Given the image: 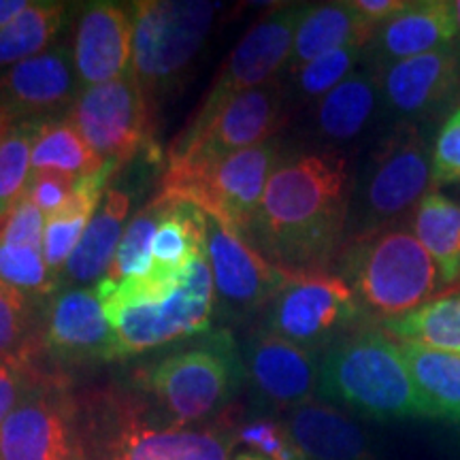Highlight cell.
Wrapping results in <instances>:
<instances>
[{
	"mask_svg": "<svg viewBox=\"0 0 460 460\" xmlns=\"http://www.w3.org/2000/svg\"><path fill=\"white\" fill-rule=\"evenodd\" d=\"M352 188L339 152L284 158L243 241L292 278L329 273L348 243Z\"/></svg>",
	"mask_w": 460,
	"mask_h": 460,
	"instance_id": "obj_1",
	"label": "cell"
},
{
	"mask_svg": "<svg viewBox=\"0 0 460 460\" xmlns=\"http://www.w3.org/2000/svg\"><path fill=\"white\" fill-rule=\"evenodd\" d=\"M243 384V356L228 331H207L199 343L160 356L135 376L149 411L172 427L220 416Z\"/></svg>",
	"mask_w": 460,
	"mask_h": 460,
	"instance_id": "obj_2",
	"label": "cell"
},
{
	"mask_svg": "<svg viewBox=\"0 0 460 460\" xmlns=\"http://www.w3.org/2000/svg\"><path fill=\"white\" fill-rule=\"evenodd\" d=\"M318 394L376 422L430 420L401 343L379 326L349 332L322 354Z\"/></svg>",
	"mask_w": 460,
	"mask_h": 460,
	"instance_id": "obj_3",
	"label": "cell"
},
{
	"mask_svg": "<svg viewBox=\"0 0 460 460\" xmlns=\"http://www.w3.org/2000/svg\"><path fill=\"white\" fill-rule=\"evenodd\" d=\"M88 460H228L237 446L234 427H172L146 401L107 394L84 416Z\"/></svg>",
	"mask_w": 460,
	"mask_h": 460,
	"instance_id": "obj_4",
	"label": "cell"
},
{
	"mask_svg": "<svg viewBox=\"0 0 460 460\" xmlns=\"http://www.w3.org/2000/svg\"><path fill=\"white\" fill-rule=\"evenodd\" d=\"M339 267L365 314L379 322L413 312L444 286L435 261L402 222L349 241Z\"/></svg>",
	"mask_w": 460,
	"mask_h": 460,
	"instance_id": "obj_5",
	"label": "cell"
},
{
	"mask_svg": "<svg viewBox=\"0 0 460 460\" xmlns=\"http://www.w3.org/2000/svg\"><path fill=\"white\" fill-rule=\"evenodd\" d=\"M433 139L429 124H399L373 149L352 188L348 243L399 224L429 194ZM345 243V245H348Z\"/></svg>",
	"mask_w": 460,
	"mask_h": 460,
	"instance_id": "obj_6",
	"label": "cell"
},
{
	"mask_svg": "<svg viewBox=\"0 0 460 460\" xmlns=\"http://www.w3.org/2000/svg\"><path fill=\"white\" fill-rule=\"evenodd\" d=\"M220 4L203 0L132 3V66L147 99L160 96L186 73L214 28Z\"/></svg>",
	"mask_w": 460,
	"mask_h": 460,
	"instance_id": "obj_7",
	"label": "cell"
},
{
	"mask_svg": "<svg viewBox=\"0 0 460 460\" xmlns=\"http://www.w3.org/2000/svg\"><path fill=\"white\" fill-rule=\"evenodd\" d=\"M281 160L279 139L264 141L197 169L166 171L160 192L197 205L205 216L245 239L264 188Z\"/></svg>",
	"mask_w": 460,
	"mask_h": 460,
	"instance_id": "obj_8",
	"label": "cell"
},
{
	"mask_svg": "<svg viewBox=\"0 0 460 460\" xmlns=\"http://www.w3.org/2000/svg\"><path fill=\"white\" fill-rule=\"evenodd\" d=\"M216 314L209 261L200 258L188 279L163 301L130 303L107 309L113 345L111 360H126L180 339L203 335Z\"/></svg>",
	"mask_w": 460,
	"mask_h": 460,
	"instance_id": "obj_9",
	"label": "cell"
},
{
	"mask_svg": "<svg viewBox=\"0 0 460 460\" xmlns=\"http://www.w3.org/2000/svg\"><path fill=\"white\" fill-rule=\"evenodd\" d=\"M3 460H88L84 416L60 371H45L0 427Z\"/></svg>",
	"mask_w": 460,
	"mask_h": 460,
	"instance_id": "obj_10",
	"label": "cell"
},
{
	"mask_svg": "<svg viewBox=\"0 0 460 460\" xmlns=\"http://www.w3.org/2000/svg\"><path fill=\"white\" fill-rule=\"evenodd\" d=\"M286 94L279 79L247 90L228 101L214 118L177 135L169 147V169L188 171L197 166L261 146L275 139L286 119Z\"/></svg>",
	"mask_w": 460,
	"mask_h": 460,
	"instance_id": "obj_11",
	"label": "cell"
},
{
	"mask_svg": "<svg viewBox=\"0 0 460 460\" xmlns=\"http://www.w3.org/2000/svg\"><path fill=\"white\" fill-rule=\"evenodd\" d=\"M365 315L352 286L341 275H298L267 307L264 329L320 356L354 332Z\"/></svg>",
	"mask_w": 460,
	"mask_h": 460,
	"instance_id": "obj_12",
	"label": "cell"
},
{
	"mask_svg": "<svg viewBox=\"0 0 460 460\" xmlns=\"http://www.w3.org/2000/svg\"><path fill=\"white\" fill-rule=\"evenodd\" d=\"M66 118L96 156L122 166L146 146L149 135V99L135 75L84 88Z\"/></svg>",
	"mask_w": 460,
	"mask_h": 460,
	"instance_id": "obj_13",
	"label": "cell"
},
{
	"mask_svg": "<svg viewBox=\"0 0 460 460\" xmlns=\"http://www.w3.org/2000/svg\"><path fill=\"white\" fill-rule=\"evenodd\" d=\"M305 9L307 4H288L262 17L243 34L216 75L217 79L188 124L190 128L214 118L234 96L278 79V73L290 62L296 26Z\"/></svg>",
	"mask_w": 460,
	"mask_h": 460,
	"instance_id": "obj_14",
	"label": "cell"
},
{
	"mask_svg": "<svg viewBox=\"0 0 460 460\" xmlns=\"http://www.w3.org/2000/svg\"><path fill=\"white\" fill-rule=\"evenodd\" d=\"M207 261L214 278L216 314L224 320L241 322L262 312L292 279L209 216Z\"/></svg>",
	"mask_w": 460,
	"mask_h": 460,
	"instance_id": "obj_15",
	"label": "cell"
},
{
	"mask_svg": "<svg viewBox=\"0 0 460 460\" xmlns=\"http://www.w3.org/2000/svg\"><path fill=\"white\" fill-rule=\"evenodd\" d=\"M376 73L382 105L399 124H430L460 105V54L454 43Z\"/></svg>",
	"mask_w": 460,
	"mask_h": 460,
	"instance_id": "obj_16",
	"label": "cell"
},
{
	"mask_svg": "<svg viewBox=\"0 0 460 460\" xmlns=\"http://www.w3.org/2000/svg\"><path fill=\"white\" fill-rule=\"evenodd\" d=\"M245 382L258 405L295 410L315 399L320 386V356L267 329L247 339L243 352Z\"/></svg>",
	"mask_w": 460,
	"mask_h": 460,
	"instance_id": "obj_17",
	"label": "cell"
},
{
	"mask_svg": "<svg viewBox=\"0 0 460 460\" xmlns=\"http://www.w3.org/2000/svg\"><path fill=\"white\" fill-rule=\"evenodd\" d=\"M113 335L94 286L62 288L45 303L43 354L56 367L111 362Z\"/></svg>",
	"mask_w": 460,
	"mask_h": 460,
	"instance_id": "obj_18",
	"label": "cell"
},
{
	"mask_svg": "<svg viewBox=\"0 0 460 460\" xmlns=\"http://www.w3.org/2000/svg\"><path fill=\"white\" fill-rule=\"evenodd\" d=\"M82 92L71 48L51 45L43 54L0 73V111L15 119H49L68 113Z\"/></svg>",
	"mask_w": 460,
	"mask_h": 460,
	"instance_id": "obj_19",
	"label": "cell"
},
{
	"mask_svg": "<svg viewBox=\"0 0 460 460\" xmlns=\"http://www.w3.org/2000/svg\"><path fill=\"white\" fill-rule=\"evenodd\" d=\"M71 56L82 90L130 73L132 4L102 0L85 4L73 31Z\"/></svg>",
	"mask_w": 460,
	"mask_h": 460,
	"instance_id": "obj_20",
	"label": "cell"
},
{
	"mask_svg": "<svg viewBox=\"0 0 460 460\" xmlns=\"http://www.w3.org/2000/svg\"><path fill=\"white\" fill-rule=\"evenodd\" d=\"M456 39L452 0H411L410 7L384 22L367 45L365 58L371 68L429 54L452 45Z\"/></svg>",
	"mask_w": 460,
	"mask_h": 460,
	"instance_id": "obj_21",
	"label": "cell"
},
{
	"mask_svg": "<svg viewBox=\"0 0 460 460\" xmlns=\"http://www.w3.org/2000/svg\"><path fill=\"white\" fill-rule=\"evenodd\" d=\"M281 422L305 460H376L365 430L329 402H303Z\"/></svg>",
	"mask_w": 460,
	"mask_h": 460,
	"instance_id": "obj_22",
	"label": "cell"
},
{
	"mask_svg": "<svg viewBox=\"0 0 460 460\" xmlns=\"http://www.w3.org/2000/svg\"><path fill=\"white\" fill-rule=\"evenodd\" d=\"M128 214L130 194L119 188H107L99 209L60 275V290L82 288L85 284L96 286L107 278L115 252L122 241Z\"/></svg>",
	"mask_w": 460,
	"mask_h": 460,
	"instance_id": "obj_23",
	"label": "cell"
},
{
	"mask_svg": "<svg viewBox=\"0 0 460 460\" xmlns=\"http://www.w3.org/2000/svg\"><path fill=\"white\" fill-rule=\"evenodd\" d=\"M379 26L371 24L356 11L352 0L348 3L307 4L296 26L292 56L288 62L290 73L345 45H367Z\"/></svg>",
	"mask_w": 460,
	"mask_h": 460,
	"instance_id": "obj_24",
	"label": "cell"
},
{
	"mask_svg": "<svg viewBox=\"0 0 460 460\" xmlns=\"http://www.w3.org/2000/svg\"><path fill=\"white\" fill-rule=\"evenodd\" d=\"M382 105L379 79L373 68L358 66L315 105V130L324 139L345 143L367 130Z\"/></svg>",
	"mask_w": 460,
	"mask_h": 460,
	"instance_id": "obj_25",
	"label": "cell"
},
{
	"mask_svg": "<svg viewBox=\"0 0 460 460\" xmlns=\"http://www.w3.org/2000/svg\"><path fill=\"white\" fill-rule=\"evenodd\" d=\"M119 166L107 163L99 172L88 177H79L75 181L71 199L66 205L45 220L43 234V258L51 269V273L60 279L68 258L73 256L79 239L84 237L85 228L99 209L102 197L107 192V181Z\"/></svg>",
	"mask_w": 460,
	"mask_h": 460,
	"instance_id": "obj_26",
	"label": "cell"
},
{
	"mask_svg": "<svg viewBox=\"0 0 460 460\" xmlns=\"http://www.w3.org/2000/svg\"><path fill=\"white\" fill-rule=\"evenodd\" d=\"M411 233L437 264L444 286L460 284V205L430 190L411 211Z\"/></svg>",
	"mask_w": 460,
	"mask_h": 460,
	"instance_id": "obj_27",
	"label": "cell"
},
{
	"mask_svg": "<svg viewBox=\"0 0 460 460\" xmlns=\"http://www.w3.org/2000/svg\"><path fill=\"white\" fill-rule=\"evenodd\" d=\"M207 256V216L197 205L177 200L160 224L152 247V269L172 278H188Z\"/></svg>",
	"mask_w": 460,
	"mask_h": 460,
	"instance_id": "obj_28",
	"label": "cell"
},
{
	"mask_svg": "<svg viewBox=\"0 0 460 460\" xmlns=\"http://www.w3.org/2000/svg\"><path fill=\"white\" fill-rule=\"evenodd\" d=\"M402 358L430 420L460 424V354L401 343Z\"/></svg>",
	"mask_w": 460,
	"mask_h": 460,
	"instance_id": "obj_29",
	"label": "cell"
},
{
	"mask_svg": "<svg viewBox=\"0 0 460 460\" xmlns=\"http://www.w3.org/2000/svg\"><path fill=\"white\" fill-rule=\"evenodd\" d=\"M379 329L399 343L460 354V290L430 298L399 318L379 322Z\"/></svg>",
	"mask_w": 460,
	"mask_h": 460,
	"instance_id": "obj_30",
	"label": "cell"
},
{
	"mask_svg": "<svg viewBox=\"0 0 460 460\" xmlns=\"http://www.w3.org/2000/svg\"><path fill=\"white\" fill-rule=\"evenodd\" d=\"M45 298L24 295L0 279V358L34 362L43 356Z\"/></svg>",
	"mask_w": 460,
	"mask_h": 460,
	"instance_id": "obj_31",
	"label": "cell"
},
{
	"mask_svg": "<svg viewBox=\"0 0 460 460\" xmlns=\"http://www.w3.org/2000/svg\"><path fill=\"white\" fill-rule=\"evenodd\" d=\"M66 11L68 4L56 0H31L20 15L0 28V68L4 71L49 49L65 26Z\"/></svg>",
	"mask_w": 460,
	"mask_h": 460,
	"instance_id": "obj_32",
	"label": "cell"
},
{
	"mask_svg": "<svg viewBox=\"0 0 460 460\" xmlns=\"http://www.w3.org/2000/svg\"><path fill=\"white\" fill-rule=\"evenodd\" d=\"M107 163L92 152L79 130L66 118H49L39 124L32 146V171H56L68 177H88Z\"/></svg>",
	"mask_w": 460,
	"mask_h": 460,
	"instance_id": "obj_33",
	"label": "cell"
},
{
	"mask_svg": "<svg viewBox=\"0 0 460 460\" xmlns=\"http://www.w3.org/2000/svg\"><path fill=\"white\" fill-rule=\"evenodd\" d=\"M43 119H15L0 111V220L26 197L32 146Z\"/></svg>",
	"mask_w": 460,
	"mask_h": 460,
	"instance_id": "obj_34",
	"label": "cell"
},
{
	"mask_svg": "<svg viewBox=\"0 0 460 460\" xmlns=\"http://www.w3.org/2000/svg\"><path fill=\"white\" fill-rule=\"evenodd\" d=\"M175 205V199L160 192L152 199L126 226L122 241L109 269V281H122L128 278H141L152 269V247L160 224Z\"/></svg>",
	"mask_w": 460,
	"mask_h": 460,
	"instance_id": "obj_35",
	"label": "cell"
},
{
	"mask_svg": "<svg viewBox=\"0 0 460 460\" xmlns=\"http://www.w3.org/2000/svg\"><path fill=\"white\" fill-rule=\"evenodd\" d=\"M365 49L362 45H345L307 62L292 73L296 94L305 101H320L362 65Z\"/></svg>",
	"mask_w": 460,
	"mask_h": 460,
	"instance_id": "obj_36",
	"label": "cell"
},
{
	"mask_svg": "<svg viewBox=\"0 0 460 460\" xmlns=\"http://www.w3.org/2000/svg\"><path fill=\"white\" fill-rule=\"evenodd\" d=\"M0 279L34 298H49L60 290V279L51 273L43 252L32 247L0 243Z\"/></svg>",
	"mask_w": 460,
	"mask_h": 460,
	"instance_id": "obj_37",
	"label": "cell"
},
{
	"mask_svg": "<svg viewBox=\"0 0 460 460\" xmlns=\"http://www.w3.org/2000/svg\"><path fill=\"white\" fill-rule=\"evenodd\" d=\"M237 444H245L252 452L267 460H305L288 439L284 422L271 418H250L234 427Z\"/></svg>",
	"mask_w": 460,
	"mask_h": 460,
	"instance_id": "obj_38",
	"label": "cell"
},
{
	"mask_svg": "<svg viewBox=\"0 0 460 460\" xmlns=\"http://www.w3.org/2000/svg\"><path fill=\"white\" fill-rule=\"evenodd\" d=\"M460 183V105L447 113L433 139L430 160V186Z\"/></svg>",
	"mask_w": 460,
	"mask_h": 460,
	"instance_id": "obj_39",
	"label": "cell"
},
{
	"mask_svg": "<svg viewBox=\"0 0 460 460\" xmlns=\"http://www.w3.org/2000/svg\"><path fill=\"white\" fill-rule=\"evenodd\" d=\"M45 216L31 199L24 197L0 220V243L32 247L43 252Z\"/></svg>",
	"mask_w": 460,
	"mask_h": 460,
	"instance_id": "obj_40",
	"label": "cell"
},
{
	"mask_svg": "<svg viewBox=\"0 0 460 460\" xmlns=\"http://www.w3.org/2000/svg\"><path fill=\"white\" fill-rule=\"evenodd\" d=\"M45 369L34 362L0 358V427L9 413L20 405L28 390L43 377Z\"/></svg>",
	"mask_w": 460,
	"mask_h": 460,
	"instance_id": "obj_41",
	"label": "cell"
},
{
	"mask_svg": "<svg viewBox=\"0 0 460 460\" xmlns=\"http://www.w3.org/2000/svg\"><path fill=\"white\" fill-rule=\"evenodd\" d=\"M75 177L56 171H32L31 181H28L26 197L41 209L45 220L56 216L66 200L71 199L75 188Z\"/></svg>",
	"mask_w": 460,
	"mask_h": 460,
	"instance_id": "obj_42",
	"label": "cell"
},
{
	"mask_svg": "<svg viewBox=\"0 0 460 460\" xmlns=\"http://www.w3.org/2000/svg\"><path fill=\"white\" fill-rule=\"evenodd\" d=\"M352 3L365 20H369L376 26H382L384 22L393 20L394 15L410 7L411 0H352Z\"/></svg>",
	"mask_w": 460,
	"mask_h": 460,
	"instance_id": "obj_43",
	"label": "cell"
},
{
	"mask_svg": "<svg viewBox=\"0 0 460 460\" xmlns=\"http://www.w3.org/2000/svg\"><path fill=\"white\" fill-rule=\"evenodd\" d=\"M28 4H31V0H0V28L7 26Z\"/></svg>",
	"mask_w": 460,
	"mask_h": 460,
	"instance_id": "obj_44",
	"label": "cell"
},
{
	"mask_svg": "<svg viewBox=\"0 0 460 460\" xmlns=\"http://www.w3.org/2000/svg\"><path fill=\"white\" fill-rule=\"evenodd\" d=\"M452 13H454V28H456V39H454V45H456L460 54V0H452Z\"/></svg>",
	"mask_w": 460,
	"mask_h": 460,
	"instance_id": "obj_45",
	"label": "cell"
},
{
	"mask_svg": "<svg viewBox=\"0 0 460 460\" xmlns=\"http://www.w3.org/2000/svg\"><path fill=\"white\" fill-rule=\"evenodd\" d=\"M233 460H267V458L258 456V454H254V452H239Z\"/></svg>",
	"mask_w": 460,
	"mask_h": 460,
	"instance_id": "obj_46",
	"label": "cell"
},
{
	"mask_svg": "<svg viewBox=\"0 0 460 460\" xmlns=\"http://www.w3.org/2000/svg\"><path fill=\"white\" fill-rule=\"evenodd\" d=\"M0 460H3V458H0Z\"/></svg>",
	"mask_w": 460,
	"mask_h": 460,
	"instance_id": "obj_47",
	"label": "cell"
}]
</instances>
